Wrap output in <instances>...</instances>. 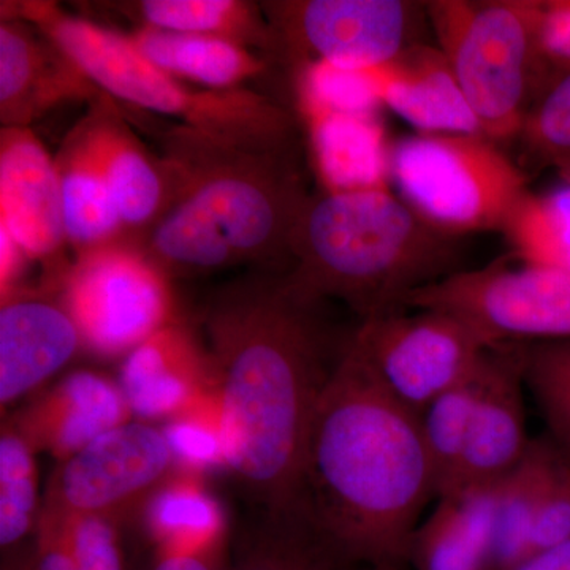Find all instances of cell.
I'll return each mask as SVG.
<instances>
[{
  "label": "cell",
  "instance_id": "cell-1",
  "mask_svg": "<svg viewBox=\"0 0 570 570\" xmlns=\"http://www.w3.org/2000/svg\"><path fill=\"white\" fill-rule=\"evenodd\" d=\"M322 303L287 275H255L202 314L227 468L262 513L296 509L314 411L346 348L335 351Z\"/></svg>",
  "mask_w": 570,
  "mask_h": 570
},
{
  "label": "cell",
  "instance_id": "cell-2",
  "mask_svg": "<svg viewBox=\"0 0 570 570\" xmlns=\"http://www.w3.org/2000/svg\"><path fill=\"white\" fill-rule=\"evenodd\" d=\"M433 498L420 415L384 387L352 335L314 411L295 510L348 560L396 570Z\"/></svg>",
  "mask_w": 570,
  "mask_h": 570
},
{
  "label": "cell",
  "instance_id": "cell-3",
  "mask_svg": "<svg viewBox=\"0 0 570 570\" xmlns=\"http://www.w3.org/2000/svg\"><path fill=\"white\" fill-rule=\"evenodd\" d=\"M170 202L135 243L165 276L198 277L291 261L307 193L298 145L254 148L167 124L157 132Z\"/></svg>",
  "mask_w": 570,
  "mask_h": 570
},
{
  "label": "cell",
  "instance_id": "cell-4",
  "mask_svg": "<svg viewBox=\"0 0 570 570\" xmlns=\"http://www.w3.org/2000/svg\"><path fill=\"white\" fill-rule=\"evenodd\" d=\"M455 236L428 225L390 187L309 195L291 242V283L340 299L362 322L403 311L411 292L456 273Z\"/></svg>",
  "mask_w": 570,
  "mask_h": 570
},
{
  "label": "cell",
  "instance_id": "cell-5",
  "mask_svg": "<svg viewBox=\"0 0 570 570\" xmlns=\"http://www.w3.org/2000/svg\"><path fill=\"white\" fill-rule=\"evenodd\" d=\"M2 17L39 29L105 94L126 107L156 112L195 132L254 148L296 142L294 116L272 97L246 88L213 91L187 85L149 62L126 33L73 17L56 3H7Z\"/></svg>",
  "mask_w": 570,
  "mask_h": 570
},
{
  "label": "cell",
  "instance_id": "cell-6",
  "mask_svg": "<svg viewBox=\"0 0 570 570\" xmlns=\"http://www.w3.org/2000/svg\"><path fill=\"white\" fill-rule=\"evenodd\" d=\"M428 21L480 129L519 138L528 112L561 71L542 50V0H430Z\"/></svg>",
  "mask_w": 570,
  "mask_h": 570
},
{
  "label": "cell",
  "instance_id": "cell-7",
  "mask_svg": "<svg viewBox=\"0 0 570 570\" xmlns=\"http://www.w3.org/2000/svg\"><path fill=\"white\" fill-rule=\"evenodd\" d=\"M390 183L423 220L455 236L502 232L528 193L523 168L483 135H411L390 142Z\"/></svg>",
  "mask_w": 570,
  "mask_h": 570
},
{
  "label": "cell",
  "instance_id": "cell-8",
  "mask_svg": "<svg viewBox=\"0 0 570 570\" xmlns=\"http://www.w3.org/2000/svg\"><path fill=\"white\" fill-rule=\"evenodd\" d=\"M403 306L452 314L493 347L570 341V273L509 257L417 288Z\"/></svg>",
  "mask_w": 570,
  "mask_h": 570
},
{
  "label": "cell",
  "instance_id": "cell-9",
  "mask_svg": "<svg viewBox=\"0 0 570 570\" xmlns=\"http://www.w3.org/2000/svg\"><path fill=\"white\" fill-rule=\"evenodd\" d=\"M170 281L137 246L121 243L75 258L59 277V298L82 348L115 358L178 321Z\"/></svg>",
  "mask_w": 570,
  "mask_h": 570
},
{
  "label": "cell",
  "instance_id": "cell-10",
  "mask_svg": "<svg viewBox=\"0 0 570 570\" xmlns=\"http://www.w3.org/2000/svg\"><path fill=\"white\" fill-rule=\"evenodd\" d=\"M276 33L277 59L295 67L328 62L347 69L389 66L423 43L426 2L275 0L261 2Z\"/></svg>",
  "mask_w": 570,
  "mask_h": 570
},
{
  "label": "cell",
  "instance_id": "cell-11",
  "mask_svg": "<svg viewBox=\"0 0 570 570\" xmlns=\"http://www.w3.org/2000/svg\"><path fill=\"white\" fill-rule=\"evenodd\" d=\"M411 311L362 322L354 340L384 387L420 415L471 376L494 347L452 314Z\"/></svg>",
  "mask_w": 570,
  "mask_h": 570
},
{
  "label": "cell",
  "instance_id": "cell-12",
  "mask_svg": "<svg viewBox=\"0 0 570 570\" xmlns=\"http://www.w3.org/2000/svg\"><path fill=\"white\" fill-rule=\"evenodd\" d=\"M175 456L163 428L129 420L61 461L48 483L40 520L63 521L141 508L174 474Z\"/></svg>",
  "mask_w": 570,
  "mask_h": 570
},
{
  "label": "cell",
  "instance_id": "cell-13",
  "mask_svg": "<svg viewBox=\"0 0 570 570\" xmlns=\"http://www.w3.org/2000/svg\"><path fill=\"white\" fill-rule=\"evenodd\" d=\"M0 228L58 279L69 268L61 264L69 242L58 167L32 129L0 130Z\"/></svg>",
  "mask_w": 570,
  "mask_h": 570
},
{
  "label": "cell",
  "instance_id": "cell-14",
  "mask_svg": "<svg viewBox=\"0 0 570 570\" xmlns=\"http://www.w3.org/2000/svg\"><path fill=\"white\" fill-rule=\"evenodd\" d=\"M99 86L39 29L22 20L0 21V122L2 129L32 124L67 104L107 99Z\"/></svg>",
  "mask_w": 570,
  "mask_h": 570
},
{
  "label": "cell",
  "instance_id": "cell-15",
  "mask_svg": "<svg viewBox=\"0 0 570 570\" xmlns=\"http://www.w3.org/2000/svg\"><path fill=\"white\" fill-rule=\"evenodd\" d=\"M82 348L80 330L59 296L14 288L0 306V406L37 392Z\"/></svg>",
  "mask_w": 570,
  "mask_h": 570
},
{
  "label": "cell",
  "instance_id": "cell-16",
  "mask_svg": "<svg viewBox=\"0 0 570 570\" xmlns=\"http://www.w3.org/2000/svg\"><path fill=\"white\" fill-rule=\"evenodd\" d=\"M523 385L520 344L494 347L466 449L444 497L497 485L527 456L532 441L527 434Z\"/></svg>",
  "mask_w": 570,
  "mask_h": 570
},
{
  "label": "cell",
  "instance_id": "cell-17",
  "mask_svg": "<svg viewBox=\"0 0 570 570\" xmlns=\"http://www.w3.org/2000/svg\"><path fill=\"white\" fill-rule=\"evenodd\" d=\"M118 385L134 420L167 422L214 392L216 374L208 348L176 321L122 356Z\"/></svg>",
  "mask_w": 570,
  "mask_h": 570
},
{
  "label": "cell",
  "instance_id": "cell-18",
  "mask_svg": "<svg viewBox=\"0 0 570 570\" xmlns=\"http://www.w3.org/2000/svg\"><path fill=\"white\" fill-rule=\"evenodd\" d=\"M132 420L118 381L94 370H77L41 392L11 422L36 452L61 463L108 431Z\"/></svg>",
  "mask_w": 570,
  "mask_h": 570
},
{
  "label": "cell",
  "instance_id": "cell-19",
  "mask_svg": "<svg viewBox=\"0 0 570 570\" xmlns=\"http://www.w3.org/2000/svg\"><path fill=\"white\" fill-rule=\"evenodd\" d=\"M92 151L110 184L127 239L135 245L157 223L170 202V179L163 157L137 137L126 111L111 97L89 107L82 118Z\"/></svg>",
  "mask_w": 570,
  "mask_h": 570
},
{
  "label": "cell",
  "instance_id": "cell-20",
  "mask_svg": "<svg viewBox=\"0 0 570 570\" xmlns=\"http://www.w3.org/2000/svg\"><path fill=\"white\" fill-rule=\"evenodd\" d=\"M376 71L382 105L411 124L417 134L483 135L438 47L414 45Z\"/></svg>",
  "mask_w": 570,
  "mask_h": 570
},
{
  "label": "cell",
  "instance_id": "cell-21",
  "mask_svg": "<svg viewBox=\"0 0 570 570\" xmlns=\"http://www.w3.org/2000/svg\"><path fill=\"white\" fill-rule=\"evenodd\" d=\"M55 160L61 181L67 242L75 258L129 243L115 195L92 151L82 119L67 135Z\"/></svg>",
  "mask_w": 570,
  "mask_h": 570
},
{
  "label": "cell",
  "instance_id": "cell-22",
  "mask_svg": "<svg viewBox=\"0 0 570 570\" xmlns=\"http://www.w3.org/2000/svg\"><path fill=\"white\" fill-rule=\"evenodd\" d=\"M494 485L438 498L409 543L417 570L493 569Z\"/></svg>",
  "mask_w": 570,
  "mask_h": 570
},
{
  "label": "cell",
  "instance_id": "cell-23",
  "mask_svg": "<svg viewBox=\"0 0 570 570\" xmlns=\"http://www.w3.org/2000/svg\"><path fill=\"white\" fill-rule=\"evenodd\" d=\"M305 119L322 190L390 187V142L377 115L311 112Z\"/></svg>",
  "mask_w": 570,
  "mask_h": 570
},
{
  "label": "cell",
  "instance_id": "cell-24",
  "mask_svg": "<svg viewBox=\"0 0 570 570\" xmlns=\"http://www.w3.org/2000/svg\"><path fill=\"white\" fill-rule=\"evenodd\" d=\"M126 36L160 70L213 91L239 89L243 82L264 75L269 66L261 52L214 37L151 28H137Z\"/></svg>",
  "mask_w": 570,
  "mask_h": 570
},
{
  "label": "cell",
  "instance_id": "cell-25",
  "mask_svg": "<svg viewBox=\"0 0 570 570\" xmlns=\"http://www.w3.org/2000/svg\"><path fill=\"white\" fill-rule=\"evenodd\" d=\"M116 9L138 28L193 33L234 41L277 59L276 33L261 3L245 0H140L122 2Z\"/></svg>",
  "mask_w": 570,
  "mask_h": 570
},
{
  "label": "cell",
  "instance_id": "cell-26",
  "mask_svg": "<svg viewBox=\"0 0 570 570\" xmlns=\"http://www.w3.org/2000/svg\"><path fill=\"white\" fill-rule=\"evenodd\" d=\"M142 523L160 554L208 557L223 539L220 502L194 472H174L141 505Z\"/></svg>",
  "mask_w": 570,
  "mask_h": 570
},
{
  "label": "cell",
  "instance_id": "cell-27",
  "mask_svg": "<svg viewBox=\"0 0 570 570\" xmlns=\"http://www.w3.org/2000/svg\"><path fill=\"white\" fill-rule=\"evenodd\" d=\"M554 450L551 441H532L519 466L494 485V570H513L531 557L532 530Z\"/></svg>",
  "mask_w": 570,
  "mask_h": 570
},
{
  "label": "cell",
  "instance_id": "cell-28",
  "mask_svg": "<svg viewBox=\"0 0 570 570\" xmlns=\"http://www.w3.org/2000/svg\"><path fill=\"white\" fill-rule=\"evenodd\" d=\"M239 546L234 570H360L299 510L261 513Z\"/></svg>",
  "mask_w": 570,
  "mask_h": 570
},
{
  "label": "cell",
  "instance_id": "cell-29",
  "mask_svg": "<svg viewBox=\"0 0 570 570\" xmlns=\"http://www.w3.org/2000/svg\"><path fill=\"white\" fill-rule=\"evenodd\" d=\"M502 234L510 261L570 273V181L549 193L528 190Z\"/></svg>",
  "mask_w": 570,
  "mask_h": 570
},
{
  "label": "cell",
  "instance_id": "cell-30",
  "mask_svg": "<svg viewBox=\"0 0 570 570\" xmlns=\"http://www.w3.org/2000/svg\"><path fill=\"white\" fill-rule=\"evenodd\" d=\"M491 351L471 376L442 393L420 414L423 441L436 479L438 498L448 494L455 480L485 384Z\"/></svg>",
  "mask_w": 570,
  "mask_h": 570
},
{
  "label": "cell",
  "instance_id": "cell-31",
  "mask_svg": "<svg viewBox=\"0 0 570 570\" xmlns=\"http://www.w3.org/2000/svg\"><path fill=\"white\" fill-rule=\"evenodd\" d=\"M36 450L13 422L0 434V546H20L39 527L41 505Z\"/></svg>",
  "mask_w": 570,
  "mask_h": 570
},
{
  "label": "cell",
  "instance_id": "cell-32",
  "mask_svg": "<svg viewBox=\"0 0 570 570\" xmlns=\"http://www.w3.org/2000/svg\"><path fill=\"white\" fill-rule=\"evenodd\" d=\"M299 111L377 115L382 105L376 69H347L311 62L296 69Z\"/></svg>",
  "mask_w": 570,
  "mask_h": 570
},
{
  "label": "cell",
  "instance_id": "cell-33",
  "mask_svg": "<svg viewBox=\"0 0 570 570\" xmlns=\"http://www.w3.org/2000/svg\"><path fill=\"white\" fill-rule=\"evenodd\" d=\"M520 347L524 385L546 420L550 441L570 456V341Z\"/></svg>",
  "mask_w": 570,
  "mask_h": 570
},
{
  "label": "cell",
  "instance_id": "cell-34",
  "mask_svg": "<svg viewBox=\"0 0 570 570\" xmlns=\"http://www.w3.org/2000/svg\"><path fill=\"white\" fill-rule=\"evenodd\" d=\"M160 428L181 471L202 475L228 469L216 390Z\"/></svg>",
  "mask_w": 570,
  "mask_h": 570
},
{
  "label": "cell",
  "instance_id": "cell-35",
  "mask_svg": "<svg viewBox=\"0 0 570 570\" xmlns=\"http://www.w3.org/2000/svg\"><path fill=\"white\" fill-rule=\"evenodd\" d=\"M517 140L535 168L570 163V70L557 75L540 94Z\"/></svg>",
  "mask_w": 570,
  "mask_h": 570
},
{
  "label": "cell",
  "instance_id": "cell-36",
  "mask_svg": "<svg viewBox=\"0 0 570 570\" xmlns=\"http://www.w3.org/2000/svg\"><path fill=\"white\" fill-rule=\"evenodd\" d=\"M58 523L66 524L75 570H127L119 530L121 520L107 515H81Z\"/></svg>",
  "mask_w": 570,
  "mask_h": 570
},
{
  "label": "cell",
  "instance_id": "cell-37",
  "mask_svg": "<svg viewBox=\"0 0 570 570\" xmlns=\"http://www.w3.org/2000/svg\"><path fill=\"white\" fill-rule=\"evenodd\" d=\"M557 448V445H554ZM570 539V456L557 448L543 485L534 530L531 557Z\"/></svg>",
  "mask_w": 570,
  "mask_h": 570
},
{
  "label": "cell",
  "instance_id": "cell-38",
  "mask_svg": "<svg viewBox=\"0 0 570 570\" xmlns=\"http://www.w3.org/2000/svg\"><path fill=\"white\" fill-rule=\"evenodd\" d=\"M540 40L547 61L558 71L570 70V0H542Z\"/></svg>",
  "mask_w": 570,
  "mask_h": 570
},
{
  "label": "cell",
  "instance_id": "cell-39",
  "mask_svg": "<svg viewBox=\"0 0 570 570\" xmlns=\"http://www.w3.org/2000/svg\"><path fill=\"white\" fill-rule=\"evenodd\" d=\"M29 570H75V558L66 524L58 521H39L36 549Z\"/></svg>",
  "mask_w": 570,
  "mask_h": 570
},
{
  "label": "cell",
  "instance_id": "cell-40",
  "mask_svg": "<svg viewBox=\"0 0 570 570\" xmlns=\"http://www.w3.org/2000/svg\"><path fill=\"white\" fill-rule=\"evenodd\" d=\"M513 570H570V539L532 554Z\"/></svg>",
  "mask_w": 570,
  "mask_h": 570
},
{
  "label": "cell",
  "instance_id": "cell-41",
  "mask_svg": "<svg viewBox=\"0 0 570 570\" xmlns=\"http://www.w3.org/2000/svg\"><path fill=\"white\" fill-rule=\"evenodd\" d=\"M151 570H216L208 557L198 554H160Z\"/></svg>",
  "mask_w": 570,
  "mask_h": 570
},
{
  "label": "cell",
  "instance_id": "cell-42",
  "mask_svg": "<svg viewBox=\"0 0 570 570\" xmlns=\"http://www.w3.org/2000/svg\"><path fill=\"white\" fill-rule=\"evenodd\" d=\"M558 171H560L562 179H564V181H570V167L558 168Z\"/></svg>",
  "mask_w": 570,
  "mask_h": 570
},
{
  "label": "cell",
  "instance_id": "cell-43",
  "mask_svg": "<svg viewBox=\"0 0 570 570\" xmlns=\"http://www.w3.org/2000/svg\"><path fill=\"white\" fill-rule=\"evenodd\" d=\"M561 167H570V163L562 164V165H560V167H558V168H561Z\"/></svg>",
  "mask_w": 570,
  "mask_h": 570
}]
</instances>
